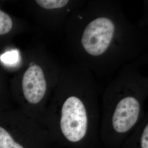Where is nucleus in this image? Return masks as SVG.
I'll use <instances>...</instances> for the list:
<instances>
[{
	"label": "nucleus",
	"mask_w": 148,
	"mask_h": 148,
	"mask_svg": "<svg viewBox=\"0 0 148 148\" xmlns=\"http://www.w3.org/2000/svg\"><path fill=\"white\" fill-rule=\"evenodd\" d=\"M47 131L14 113L0 114V148H49Z\"/></svg>",
	"instance_id": "obj_1"
},
{
	"label": "nucleus",
	"mask_w": 148,
	"mask_h": 148,
	"mask_svg": "<svg viewBox=\"0 0 148 148\" xmlns=\"http://www.w3.org/2000/svg\"><path fill=\"white\" fill-rule=\"evenodd\" d=\"M90 118L87 106L77 95L68 96L62 104L57 126L48 130L51 141L62 137L67 143H82L89 135Z\"/></svg>",
	"instance_id": "obj_2"
},
{
	"label": "nucleus",
	"mask_w": 148,
	"mask_h": 148,
	"mask_svg": "<svg viewBox=\"0 0 148 148\" xmlns=\"http://www.w3.org/2000/svg\"><path fill=\"white\" fill-rule=\"evenodd\" d=\"M36 3L46 10H54L63 8L67 5L69 1L66 0H37Z\"/></svg>",
	"instance_id": "obj_6"
},
{
	"label": "nucleus",
	"mask_w": 148,
	"mask_h": 148,
	"mask_svg": "<svg viewBox=\"0 0 148 148\" xmlns=\"http://www.w3.org/2000/svg\"><path fill=\"white\" fill-rule=\"evenodd\" d=\"M139 148H148V125L147 123L143 127L142 131L139 137Z\"/></svg>",
	"instance_id": "obj_8"
},
{
	"label": "nucleus",
	"mask_w": 148,
	"mask_h": 148,
	"mask_svg": "<svg viewBox=\"0 0 148 148\" xmlns=\"http://www.w3.org/2000/svg\"><path fill=\"white\" fill-rule=\"evenodd\" d=\"M141 104L136 97L127 95L117 102L111 116L112 130L117 135L129 132L137 123Z\"/></svg>",
	"instance_id": "obj_5"
},
{
	"label": "nucleus",
	"mask_w": 148,
	"mask_h": 148,
	"mask_svg": "<svg viewBox=\"0 0 148 148\" xmlns=\"http://www.w3.org/2000/svg\"><path fill=\"white\" fill-rule=\"evenodd\" d=\"M13 27V21L8 14L0 10V35L10 32Z\"/></svg>",
	"instance_id": "obj_7"
},
{
	"label": "nucleus",
	"mask_w": 148,
	"mask_h": 148,
	"mask_svg": "<svg viewBox=\"0 0 148 148\" xmlns=\"http://www.w3.org/2000/svg\"><path fill=\"white\" fill-rule=\"evenodd\" d=\"M47 90V81L42 68L32 63L22 79L23 98L25 109L34 110L42 104Z\"/></svg>",
	"instance_id": "obj_4"
},
{
	"label": "nucleus",
	"mask_w": 148,
	"mask_h": 148,
	"mask_svg": "<svg viewBox=\"0 0 148 148\" xmlns=\"http://www.w3.org/2000/svg\"><path fill=\"white\" fill-rule=\"evenodd\" d=\"M115 25L111 19L99 16L85 27L81 42L85 51L98 57L106 53L110 47L115 34Z\"/></svg>",
	"instance_id": "obj_3"
}]
</instances>
